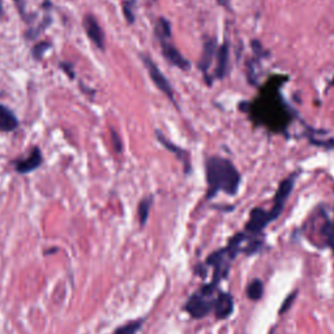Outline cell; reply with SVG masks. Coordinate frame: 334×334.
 <instances>
[{"instance_id":"obj_18","label":"cell","mask_w":334,"mask_h":334,"mask_svg":"<svg viewBox=\"0 0 334 334\" xmlns=\"http://www.w3.org/2000/svg\"><path fill=\"white\" fill-rule=\"evenodd\" d=\"M134 7H136V0H124L122 4V11L125 20L128 24H134Z\"/></svg>"},{"instance_id":"obj_15","label":"cell","mask_w":334,"mask_h":334,"mask_svg":"<svg viewBox=\"0 0 334 334\" xmlns=\"http://www.w3.org/2000/svg\"><path fill=\"white\" fill-rule=\"evenodd\" d=\"M153 204V196H146L144 197L143 200L138 203L137 208V214H138V222H140V226L144 227L149 219L150 214V208H152Z\"/></svg>"},{"instance_id":"obj_24","label":"cell","mask_w":334,"mask_h":334,"mask_svg":"<svg viewBox=\"0 0 334 334\" xmlns=\"http://www.w3.org/2000/svg\"><path fill=\"white\" fill-rule=\"evenodd\" d=\"M331 85H333V87H334V77H333V80H331Z\"/></svg>"},{"instance_id":"obj_20","label":"cell","mask_w":334,"mask_h":334,"mask_svg":"<svg viewBox=\"0 0 334 334\" xmlns=\"http://www.w3.org/2000/svg\"><path fill=\"white\" fill-rule=\"evenodd\" d=\"M324 234L326 236V242L330 245V248L334 252V225L331 222H326L324 226Z\"/></svg>"},{"instance_id":"obj_12","label":"cell","mask_w":334,"mask_h":334,"mask_svg":"<svg viewBox=\"0 0 334 334\" xmlns=\"http://www.w3.org/2000/svg\"><path fill=\"white\" fill-rule=\"evenodd\" d=\"M155 137H157V140L159 141L161 145H163L167 150H170L171 153H174V154L176 155V158L182 161V163L184 164L185 173H189V170H191V163H189V154H188L187 150H183L182 148L176 146L175 144L171 143L170 140H167L163 134L161 133V131H155Z\"/></svg>"},{"instance_id":"obj_17","label":"cell","mask_w":334,"mask_h":334,"mask_svg":"<svg viewBox=\"0 0 334 334\" xmlns=\"http://www.w3.org/2000/svg\"><path fill=\"white\" fill-rule=\"evenodd\" d=\"M263 282L260 280H254L247 287V295L248 298L252 299V300H259V299L263 296Z\"/></svg>"},{"instance_id":"obj_4","label":"cell","mask_w":334,"mask_h":334,"mask_svg":"<svg viewBox=\"0 0 334 334\" xmlns=\"http://www.w3.org/2000/svg\"><path fill=\"white\" fill-rule=\"evenodd\" d=\"M140 58H141V60H143L146 71H148V73H149V77H150V80L153 81V84H154L155 87L158 88L162 93H163L167 98L170 99V101L175 104L176 107H179L175 101V93H174L173 87H171V84L169 82V80L166 78V76L162 73L161 69L158 68V66H157V64H155V63L152 60V58H149L148 55L141 54Z\"/></svg>"},{"instance_id":"obj_3","label":"cell","mask_w":334,"mask_h":334,"mask_svg":"<svg viewBox=\"0 0 334 334\" xmlns=\"http://www.w3.org/2000/svg\"><path fill=\"white\" fill-rule=\"evenodd\" d=\"M154 34L158 39L159 45H161V51L163 54L164 59L169 63H171L173 66L178 67L182 71H188L191 68V63L188 62L180 51L175 47L170 42L171 37H173V32H171V24L170 21L164 17H159L155 22L154 26Z\"/></svg>"},{"instance_id":"obj_19","label":"cell","mask_w":334,"mask_h":334,"mask_svg":"<svg viewBox=\"0 0 334 334\" xmlns=\"http://www.w3.org/2000/svg\"><path fill=\"white\" fill-rule=\"evenodd\" d=\"M50 47H51L50 42L42 41V42H39V43H37V45L33 47V50H32V54H33L34 59H36V60H41L42 57L45 55V52Z\"/></svg>"},{"instance_id":"obj_23","label":"cell","mask_w":334,"mask_h":334,"mask_svg":"<svg viewBox=\"0 0 334 334\" xmlns=\"http://www.w3.org/2000/svg\"><path fill=\"white\" fill-rule=\"evenodd\" d=\"M295 298H296V292H294V294H291V295H290L289 298H287L286 300H285V303H284V304H282V308H281V310H280L281 315H282V313L286 312V311L289 310L290 307H291V303H292V301H294V299H295Z\"/></svg>"},{"instance_id":"obj_1","label":"cell","mask_w":334,"mask_h":334,"mask_svg":"<svg viewBox=\"0 0 334 334\" xmlns=\"http://www.w3.org/2000/svg\"><path fill=\"white\" fill-rule=\"evenodd\" d=\"M274 80H270L271 88L264 89L261 97L249 104V115L259 124H263L273 132H284L291 120V113L281 98L278 87H273Z\"/></svg>"},{"instance_id":"obj_10","label":"cell","mask_w":334,"mask_h":334,"mask_svg":"<svg viewBox=\"0 0 334 334\" xmlns=\"http://www.w3.org/2000/svg\"><path fill=\"white\" fill-rule=\"evenodd\" d=\"M215 317L218 320H225L233 313L234 311V299L229 292H218L217 298L214 299Z\"/></svg>"},{"instance_id":"obj_13","label":"cell","mask_w":334,"mask_h":334,"mask_svg":"<svg viewBox=\"0 0 334 334\" xmlns=\"http://www.w3.org/2000/svg\"><path fill=\"white\" fill-rule=\"evenodd\" d=\"M229 45L225 42L221 46H218L217 55H215L217 66H215V71L214 73H213V77H214L215 80H222V78L227 75V71H229Z\"/></svg>"},{"instance_id":"obj_14","label":"cell","mask_w":334,"mask_h":334,"mask_svg":"<svg viewBox=\"0 0 334 334\" xmlns=\"http://www.w3.org/2000/svg\"><path fill=\"white\" fill-rule=\"evenodd\" d=\"M18 127L17 117L7 106L0 104V131L12 132Z\"/></svg>"},{"instance_id":"obj_22","label":"cell","mask_w":334,"mask_h":334,"mask_svg":"<svg viewBox=\"0 0 334 334\" xmlns=\"http://www.w3.org/2000/svg\"><path fill=\"white\" fill-rule=\"evenodd\" d=\"M59 67L62 68V71L64 72L66 75H68V77L71 78V80H73V78H75V72H73V69H72V66L69 64V63L62 62V63H59Z\"/></svg>"},{"instance_id":"obj_21","label":"cell","mask_w":334,"mask_h":334,"mask_svg":"<svg viewBox=\"0 0 334 334\" xmlns=\"http://www.w3.org/2000/svg\"><path fill=\"white\" fill-rule=\"evenodd\" d=\"M110 134H111V141H113V146H114V149H115V152L122 153L123 152V144H122V138H120L119 133H118L115 129H111Z\"/></svg>"},{"instance_id":"obj_11","label":"cell","mask_w":334,"mask_h":334,"mask_svg":"<svg viewBox=\"0 0 334 334\" xmlns=\"http://www.w3.org/2000/svg\"><path fill=\"white\" fill-rule=\"evenodd\" d=\"M42 162H43V157H42L41 149L39 148H34L29 154V157L16 162V171L18 174H29L32 171L37 170L42 164Z\"/></svg>"},{"instance_id":"obj_25","label":"cell","mask_w":334,"mask_h":334,"mask_svg":"<svg viewBox=\"0 0 334 334\" xmlns=\"http://www.w3.org/2000/svg\"><path fill=\"white\" fill-rule=\"evenodd\" d=\"M13 2H16V3H18V2H20V0H13Z\"/></svg>"},{"instance_id":"obj_7","label":"cell","mask_w":334,"mask_h":334,"mask_svg":"<svg viewBox=\"0 0 334 334\" xmlns=\"http://www.w3.org/2000/svg\"><path fill=\"white\" fill-rule=\"evenodd\" d=\"M218 51V45H217V39L212 38V37H208L204 41V47H203V54H201L200 62H199V69L203 72L204 78H205L206 84L209 87L213 84V78L209 75V69L212 67L213 62H214V57L217 55Z\"/></svg>"},{"instance_id":"obj_16","label":"cell","mask_w":334,"mask_h":334,"mask_svg":"<svg viewBox=\"0 0 334 334\" xmlns=\"http://www.w3.org/2000/svg\"><path fill=\"white\" fill-rule=\"evenodd\" d=\"M144 321H145L144 319H137L125 322L124 325L115 329L114 334H137V331L143 328Z\"/></svg>"},{"instance_id":"obj_9","label":"cell","mask_w":334,"mask_h":334,"mask_svg":"<svg viewBox=\"0 0 334 334\" xmlns=\"http://www.w3.org/2000/svg\"><path fill=\"white\" fill-rule=\"evenodd\" d=\"M84 30L87 33L88 38L96 45L97 48L103 51L104 50V33L102 27L99 26L98 21L93 15H85L82 20Z\"/></svg>"},{"instance_id":"obj_8","label":"cell","mask_w":334,"mask_h":334,"mask_svg":"<svg viewBox=\"0 0 334 334\" xmlns=\"http://www.w3.org/2000/svg\"><path fill=\"white\" fill-rule=\"evenodd\" d=\"M273 221L270 213L261 208H255L249 214V221L245 225V233L250 235L260 234Z\"/></svg>"},{"instance_id":"obj_2","label":"cell","mask_w":334,"mask_h":334,"mask_svg":"<svg viewBox=\"0 0 334 334\" xmlns=\"http://www.w3.org/2000/svg\"><path fill=\"white\" fill-rule=\"evenodd\" d=\"M205 175L208 183V200L219 192H225L230 196L238 193L242 176L230 159L224 157H209L205 162Z\"/></svg>"},{"instance_id":"obj_5","label":"cell","mask_w":334,"mask_h":334,"mask_svg":"<svg viewBox=\"0 0 334 334\" xmlns=\"http://www.w3.org/2000/svg\"><path fill=\"white\" fill-rule=\"evenodd\" d=\"M214 299L215 298L213 296H206L200 291H196L189 296L184 305V310L193 319H203L214 308Z\"/></svg>"},{"instance_id":"obj_6","label":"cell","mask_w":334,"mask_h":334,"mask_svg":"<svg viewBox=\"0 0 334 334\" xmlns=\"http://www.w3.org/2000/svg\"><path fill=\"white\" fill-rule=\"evenodd\" d=\"M295 179L296 175H290L289 178H286L285 180H282L278 187L277 192L274 194V200H273V208L269 213H270L271 218H273V221L277 219L281 214H282V210L285 208V204H286L287 199L291 194L292 188H294V184H295Z\"/></svg>"}]
</instances>
